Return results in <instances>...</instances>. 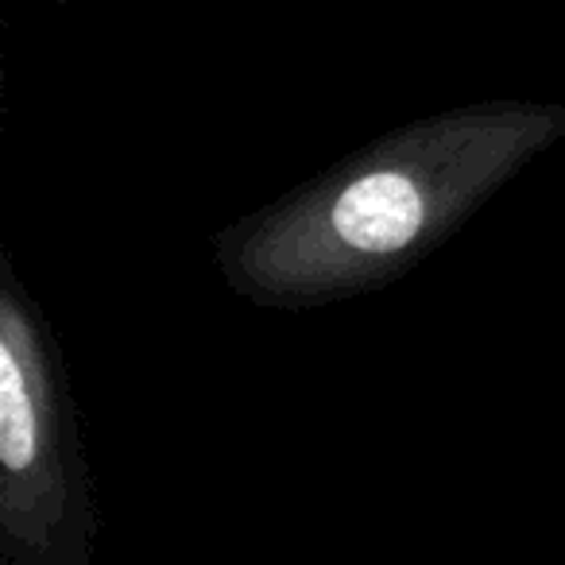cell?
I'll use <instances>...</instances> for the list:
<instances>
[{"label":"cell","mask_w":565,"mask_h":565,"mask_svg":"<svg viewBox=\"0 0 565 565\" xmlns=\"http://www.w3.org/2000/svg\"><path fill=\"white\" fill-rule=\"evenodd\" d=\"M565 140V102L484 97L426 113L213 236L228 291L256 310H315L384 291Z\"/></svg>","instance_id":"6da1fadb"},{"label":"cell","mask_w":565,"mask_h":565,"mask_svg":"<svg viewBox=\"0 0 565 565\" xmlns=\"http://www.w3.org/2000/svg\"><path fill=\"white\" fill-rule=\"evenodd\" d=\"M97 477L63 341L0 244V562L94 565Z\"/></svg>","instance_id":"7a4b0ae2"},{"label":"cell","mask_w":565,"mask_h":565,"mask_svg":"<svg viewBox=\"0 0 565 565\" xmlns=\"http://www.w3.org/2000/svg\"><path fill=\"white\" fill-rule=\"evenodd\" d=\"M51 4H55V9H74L78 0H51Z\"/></svg>","instance_id":"3957f363"}]
</instances>
